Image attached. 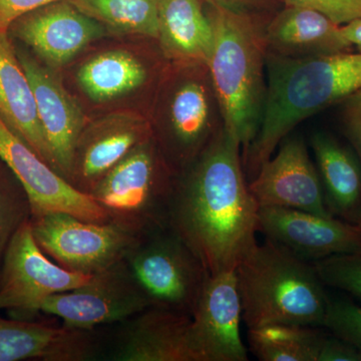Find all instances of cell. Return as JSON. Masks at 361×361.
Wrapping results in <instances>:
<instances>
[{
  "instance_id": "1",
  "label": "cell",
  "mask_w": 361,
  "mask_h": 361,
  "mask_svg": "<svg viewBox=\"0 0 361 361\" xmlns=\"http://www.w3.org/2000/svg\"><path fill=\"white\" fill-rule=\"evenodd\" d=\"M258 211L241 146L224 127L176 180L169 226L216 275L236 269L257 243Z\"/></svg>"
},
{
  "instance_id": "2",
  "label": "cell",
  "mask_w": 361,
  "mask_h": 361,
  "mask_svg": "<svg viewBox=\"0 0 361 361\" xmlns=\"http://www.w3.org/2000/svg\"><path fill=\"white\" fill-rule=\"evenodd\" d=\"M267 87L258 134L242 163L255 177L298 123L342 103L361 87V52L341 51L292 59L267 52Z\"/></svg>"
},
{
  "instance_id": "3",
  "label": "cell",
  "mask_w": 361,
  "mask_h": 361,
  "mask_svg": "<svg viewBox=\"0 0 361 361\" xmlns=\"http://www.w3.org/2000/svg\"><path fill=\"white\" fill-rule=\"evenodd\" d=\"M213 30L208 66L224 121L242 154L258 134L266 97L267 23L246 14L209 6Z\"/></svg>"
},
{
  "instance_id": "4",
  "label": "cell",
  "mask_w": 361,
  "mask_h": 361,
  "mask_svg": "<svg viewBox=\"0 0 361 361\" xmlns=\"http://www.w3.org/2000/svg\"><path fill=\"white\" fill-rule=\"evenodd\" d=\"M248 329L275 324L322 327L329 297L314 266L267 240L235 269Z\"/></svg>"
},
{
  "instance_id": "5",
  "label": "cell",
  "mask_w": 361,
  "mask_h": 361,
  "mask_svg": "<svg viewBox=\"0 0 361 361\" xmlns=\"http://www.w3.org/2000/svg\"><path fill=\"white\" fill-rule=\"evenodd\" d=\"M163 157L152 137L97 183L90 196L109 223L137 237L169 226L176 180Z\"/></svg>"
},
{
  "instance_id": "6",
  "label": "cell",
  "mask_w": 361,
  "mask_h": 361,
  "mask_svg": "<svg viewBox=\"0 0 361 361\" xmlns=\"http://www.w3.org/2000/svg\"><path fill=\"white\" fill-rule=\"evenodd\" d=\"M125 260L152 306L192 315L209 273L170 226L139 237Z\"/></svg>"
},
{
  "instance_id": "7",
  "label": "cell",
  "mask_w": 361,
  "mask_h": 361,
  "mask_svg": "<svg viewBox=\"0 0 361 361\" xmlns=\"http://www.w3.org/2000/svg\"><path fill=\"white\" fill-rule=\"evenodd\" d=\"M35 241L56 264L94 275L121 262L139 237L111 223L90 222L68 213L32 216Z\"/></svg>"
},
{
  "instance_id": "8",
  "label": "cell",
  "mask_w": 361,
  "mask_h": 361,
  "mask_svg": "<svg viewBox=\"0 0 361 361\" xmlns=\"http://www.w3.org/2000/svg\"><path fill=\"white\" fill-rule=\"evenodd\" d=\"M92 275L73 272L51 262L35 240L30 220L18 230L0 272V310L14 319L32 320L45 299L73 290Z\"/></svg>"
},
{
  "instance_id": "9",
  "label": "cell",
  "mask_w": 361,
  "mask_h": 361,
  "mask_svg": "<svg viewBox=\"0 0 361 361\" xmlns=\"http://www.w3.org/2000/svg\"><path fill=\"white\" fill-rule=\"evenodd\" d=\"M152 306L125 259L92 275L87 283L45 299L40 312L58 316L68 329L94 330L123 322Z\"/></svg>"
},
{
  "instance_id": "10",
  "label": "cell",
  "mask_w": 361,
  "mask_h": 361,
  "mask_svg": "<svg viewBox=\"0 0 361 361\" xmlns=\"http://www.w3.org/2000/svg\"><path fill=\"white\" fill-rule=\"evenodd\" d=\"M224 128L208 66L199 75L182 78L171 92L166 110L164 147L182 173Z\"/></svg>"
},
{
  "instance_id": "11",
  "label": "cell",
  "mask_w": 361,
  "mask_h": 361,
  "mask_svg": "<svg viewBox=\"0 0 361 361\" xmlns=\"http://www.w3.org/2000/svg\"><path fill=\"white\" fill-rule=\"evenodd\" d=\"M0 160L25 188L32 216L61 212L80 219L109 223L103 209L90 195L75 189L0 118Z\"/></svg>"
},
{
  "instance_id": "12",
  "label": "cell",
  "mask_w": 361,
  "mask_h": 361,
  "mask_svg": "<svg viewBox=\"0 0 361 361\" xmlns=\"http://www.w3.org/2000/svg\"><path fill=\"white\" fill-rule=\"evenodd\" d=\"M248 184L259 207H283L334 217L325 203L319 173L300 135L285 139Z\"/></svg>"
},
{
  "instance_id": "13",
  "label": "cell",
  "mask_w": 361,
  "mask_h": 361,
  "mask_svg": "<svg viewBox=\"0 0 361 361\" xmlns=\"http://www.w3.org/2000/svg\"><path fill=\"white\" fill-rule=\"evenodd\" d=\"M258 231L303 260L361 252V230L337 217L283 207H259Z\"/></svg>"
},
{
  "instance_id": "14",
  "label": "cell",
  "mask_w": 361,
  "mask_h": 361,
  "mask_svg": "<svg viewBox=\"0 0 361 361\" xmlns=\"http://www.w3.org/2000/svg\"><path fill=\"white\" fill-rule=\"evenodd\" d=\"M191 317L198 361L248 360L240 334L242 307L235 270L209 275Z\"/></svg>"
},
{
  "instance_id": "15",
  "label": "cell",
  "mask_w": 361,
  "mask_h": 361,
  "mask_svg": "<svg viewBox=\"0 0 361 361\" xmlns=\"http://www.w3.org/2000/svg\"><path fill=\"white\" fill-rule=\"evenodd\" d=\"M8 32L32 47L51 68L70 63L104 33L101 23L82 13L71 0L52 2L25 14Z\"/></svg>"
},
{
  "instance_id": "16",
  "label": "cell",
  "mask_w": 361,
  "mask_h": 361,
  "mask_svg": "<svg viewBox=\"0 0 361 361\" xmlns=\"http://www.w3.org/2000/svg\"><path fill=\"white\" fill-rule=\"evenodd\" d=\"M16 54L32 87L54 170L68 180L87 118L80 104L51 70L25 52Z\"/></svg>"
},
{
  "instance_id": "17",
  "label": "cell",
  "mask_w": 361,
  "mask_h": 361,
  "mask_svg": "<svg viewBox=\"0 0 361 361\" xmlns=\"http://www.w3.org/2000/svg\"><path fill=\"white\" fill-rule=\"evenodd\" d=\"M123 323L111 360L198 361L192 341L191 315L149 306Z\"/></svg>"
},
{
  "instance_id": "18",
  "label": "cell",
  "mask_w": 361,
  "mask_h": 361,
  "mask_svg": "<svg viewBox=\"0 0 361 361\" xmlns=\"http://www.w3.org/2000/svg\"><path fill=\"white\" fill-rule=\"evenodd\" d=\"M99 349L92 330L0 317V361H84Z\"/></svg>"
},
{
  "instance_id": "19",
  "label": "cell",
  "mask_w": 361,
  "mask_h": 361,
  "mask_svg": "<svg viewBox=\"0 0 361 361\" xmlns=\"http://www.w3.org/2000/svg\"><path fill=\"white\" fill-rule=\"evenodd\" d=\"M154 137L144 121L111 120L84 130L68 182L90 195L97 183L142 142Z\"/></svg>"
},
{
  "instance_id": "20",
  "label": "cell",
  "mask_w": 361,
  "mask_h": 361,
  "mask_svg": "<svg viewBox=\"0 0 361 361\" xmlns=\"http://www.w3.org/2000/svg\"><path fill=\"white\" fill-rule=\"evenodd\" d=\"M341 26L316 9L286 6L265 26L267 52L301 59L350 51L353 47L344 39Z\"/></svg>"
},
{
  "instance_id": "21",
  "label": "cell",
  "mask_w": 361,
  "mask_h": 361,
  "mask_svg": "<svg viewBox=\"0 0 361 361\" xmlns=\"http://www.w3.org/2000/svg\"><path fill=\"white\" fill-rule=\"evenodd\" d=\"M0 118L54 169L32 85L18 61L8 32L0 33Z\"/></svg>"
},
{
  "instance_id": "22",
  "label": "cell",
  "mask_w": 361,
  "mask_h": 361,
  "mask_svg": "<svg viewBox=\"0 0 361 361\" xmlns=\"http://www.w3.org/2000/svg\"><path fill=\"white\" fill-rule=\"evenodd\" d=\"M325 203L334 217L353 224L361 211V161L325 133L311 137Z\"/></svg>"
},
{
  "instance_id": "23",
  "label": "cell",
  "mask_w": 361,
  "mask_h": 361,
  "mask_svg": "<svg viewBox=\"0 0 361 361\" xmlns=\"http://www.w3.org/2000/svg\"><path fill=\"white\" fill-rule=\"evenodd\" d=\"M158 40L166 59L207 65L213 30L201 0H159Z\"/></svg>"
},
{
  "instance_id": "24",
  "label": "cell",
  "mask_w": 361,
  "mask_h": 361,
  "mask_svg": "<svg viewBox=\"0 0 361 361\" xmlns=\"http://www.w3.org/2000/svg\"><path fill=\"white\" fill-rule=\"evenodd\" d=\"M148 70L130 52L111 51L94 56L78 73V85L94 102H106L139 89Z\"/></svg>"
},
{
  "instance_id": "25",
  "label": "cell",
  "mask_w": 361,
  "mask_h": 361,
  "mask_svg": "<svg viewBox=\"0 0 361 361\" xmlns=\"http://www.w3.org/2000/svg\"><path fill=\"white\" fill-rule=\"evenodd\" d=\"M325 334L317 327L275 324L248 329L250 350L262 361H317Z\"/></svg>"
},
{
  "instance_id": "26",
  "label": "cell",
  "mask_w": 361,
  "mask_h": 361,
  "mask_svg": "<svg viewBox=\"0 0 361 361\" xmlns=\"http://www.w3.org/2000/svg\"><path fill=\"white\" fill-rule=\"evenodd\" d=\"M82 13L116 32L158 39L159 0H71Z\"/></svg>"
},
{
  "instance_id": "27",
  "label": "cell",
  "mask_w": 361,
  "mask_h": 361,
  "mask_svg": "<svg viewBox=\"0 0 361 361\" xmlns=\"http://www.w3.org/2000/svg\"><path fill=\"white\" fill-rule=\"evenodd\" d=\"M32 216V204L25 188L0 160V272L11 241Z\"/></svg>"
},
{
  "instance_id": "28",
  "label": "cell",
  "mask_w": 361,
  "mask_h": 361,
  "mask_svg": "<svg viewBox=\"0 0 361 361\" xmlns=\"http://www.w3.org/2000/svg\"><path fill=\"white\" fill-rule=\"evenodd\" d=\"M312 264L323 284L361 300V252L330 256Z\"/></svg>"
},
{
  "instance_id": "29",
  "label": "cell",
  "mask_w": 361,
  "mask_h": 361,
  "mask_svg": "<svg viewBox=\"0 0 361 361\" xmlns=\"http://www.w3.org/2000/svg\"><path fill=\"white\" fill-rule=\"evenodd\" d=\"M322 327L348 342L361 353V306L343 300L330 299Z\"/></svg>"
},
{
  "instance_id": "30",
  "label": "cell",
  "mask_w": 361,
  "mask_h": 361,
  "mask_svg": "<svg viewBox=\"0 0 361 361\" xmlns=\"http://www.w3.org/2000/svg\"><path fill=\"white\" fill-rule=\"evenodd\" d=\"M286 6L310 7L342 25L361 18V0H284Z\"/></svg>"
},
{
  "instance_id": "31",
  "label": "cell",
  "mask_w": 361,
  "mask_h": 361,
  "mask_svg": "<svg viewBox=\"0 0 361 361\" xmlns=\"http://www.w3.org/2000/svg\"><path fill=\"white\" fill-rule=\"evenodd\" d=\"M341 104L344 133L361 161V87Z\"/></svg>"
},
{
  "instance_id": "32",
  "label": "cell",
  "mask_w": 361,
  "mask_h": 361,
  "mask_svg": "<svg viewBox=\"0 0 361 361\" xmlns=\"http://www.w3.org/2000/svg\"><path fill=\"white\" fill-rule=\"evenodd\" d=\"M61 0H0V33L8 32L11 25L25 14Z\"/></svg>"
},
{
  "instance_id": "33",
  "label": "cell",
  "mask_w": 361,
  "mask_h": 361,
  "mask_svg": "<svg viewBox=\"0 0 361 361\" xmlns=\"http://www.w3.org/2000/svg\"><path fill=\"white\" fill-rule=\"evenodd\" d=\"M317 361H361V353L334 334H325Z\"/></svg>"
},
{
  "instance_id": "34",
  "label": "cell",
  "mask_w": 361,
  "mask_h": 361,
  "mask_svg": "<svg viewBox=\"0 0 361 361\" xmlns=\"http://www.w3.org/2000/svg\"><path fill=\"white\" fill-rule=\"evenodd\" d=\"M209 6L221 7L234 13L246 14L268 23L262 18L263 11L269 7L274 0H205Z\"/></svg>"
},
{
  "instance_id": "35",
  "label": "cell",
  "mask_w": 361,
  "mask_h": 361,
  "mask_svg": "<svg viewBox=\"0 0 361 361\" xmlns=\"http://www.w3.org/2000/svg\"><path fill=\"white\" fill-rule=\"evenodd\" d=\"M341 28L344 39L361 52V18L342 25Z\"/></svg>"
},
{
  "instance_id": "36",
  "label": "cell",
  "mask_w": 361,
  "mask_h": 361,
  "mask_svg": "<svg viewBox=\"0 0 361 361\" xmlns=\"http://www.w3.org/2000/svg\"><path fill=\"white\" fill-rule=\"evenodd\" d=\"M353 224L355 226H357L358 228L361 230V211L360 214H358L357 217H356V219L355 220V222H353Z\"/></svg>"
}]
</instances>
